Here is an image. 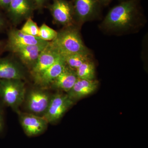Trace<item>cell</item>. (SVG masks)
<instances>
[{"label": "cell", "mask_w": 148, "mask_h": 148, "mask_svg": "<svg viewBox=\"0 0 148 148\" xmlns=\"http://www.w3.org/2000/svg\"><path fill=\"white\" fill-rule=\"evenodd\" d=\"M145 21L140 0H125L109 11L99 27L107 34L122 35L137 32Z\"/></svg>", "instance_id": "1"}, {"label": "cell", "mask_w": 148, "mask_h": 148, "mask_svg": "<svg viewBox=\"0 0 148 148\" xmlns=\"http://www.w3.org/2000/svg\"><path fill=\"white\" fill-rule=\"evenodd\" d=\"M81 27L77 25L63 27L57 32L51 45L61 56L75 53H91L85 45L81 34Z\"/></svg>", "instance_id": "2"}, {"label": "cell", "mask_w": 148, "mask_h": 148, "mask_svg": "<svg viewBox=\"0 0 148 148\" xmlns=\"http://www.w3.org/2000/svg\"><path fill=\"white\" fill-rule=\"evenodd\" d=\"M26 92L22 80L0 79V101L17 113L24 103Z\"/></svg>", "instance_id": "3"}, {"label": "cell", "mask_w": 148, "mask_h": 148, "mask_svg": "<svg viewBox=\"0 0 148 148\" xmlns=\"http://www.w3.org/2000/svg\"><path fill=\"white\" fill-rule=\"evenodd\" d=\"M76 24L81 27L86 22L101 16L102 5L98 0H71Z\"/></svg>", "instance_id": "4"}, {"label": "cell", "mask_w": 148, "mask_h": 148, "mask_svg": "<svg viewBox=\"0 0 148 148\" xmlns=\"http://www.w3.org/2000/svg\"><path fill=\"white\" fill-rule=\"evenodd\" d=\"M51 95L43 88H34L26 92L23 104L27 112L43 116L47 110Z\"/></svg>", "instance_id": "5"}, {"label": "cell", "mask_w": 148, "mask_h": 148, "mask_svg": "<svg viewBox=\"0 0 148 148\" xmlns=\"http://www.w3.org/2000/svg\"><path fill=\"white\" fill-rule=\"evenodd\" d=\"M46 8L50 12L55 24L63 27L77 25L71 1L52 0V3L49 4Z\"/></svg>", "instance_id": "6"}, {"label": "cell", "mask_w": 148, "mask_h": 148, "mask_svg": "<svg viewBox=\"0 0 148 148\" xmlns=\"http://www.w3.org/2000/svg\"><path fill=\"white\" fill-rule=\"evenodd\" d=\"M36 10L34 0H11L5 12L11 24L16 27L28 18H32Z\"/></svg>", "instance_id": "7"}, {"label": "cell", "mask_w": 148, "mask_h": 148, "mask_svg": "<svg viewBox=\"0 0 148 148\" xmlns=\"http://www.w3.org/2000/svg\"><path fill=\"white\" fill-rule=\"evenodd\" d=\"M74 102L67 94L56 93L51 95L47 110L42 117L48 123L56 122L73 105Z\"/></svg>", "instance_id": "8"}, {"label": "cell", "mask_w": 148, "mask_h": 148, "mask_svg": "<svg viewBox=\"0 0 148 148\" xmlns=\"http://www.w3.org/2000/svg\"><path fill=\"white\" fill-rule=\"evenodd\" d=\"M25 69L13 54L0 58V79L24 80L26 77Z\"/></svg>", "instance_id": "9"}, {"label": "cell", "mask_w": 148, "mask_h": 148, "mask_svg": "<svg viewBox=\"0 0 148 148\" xmlns=\"http://www.w3.org/2000/svg\"><path fill=\"white\" fill-rule=\"evenodd\" d=\"M18 114L22 129L28 137L39 136L47 129L48 123L42 116L28 112H19Z\"/></svg>", "instance_id": "10"}, {"label": "cell", "mask_w": 148, "mask_h": 148, "mask_svg": "<svg viewBox=\"0 0 148 148\" xmlns=\"http://www.w3.org/2000/svg\"><path fill=\"white\" fill-rule=\"evenodd\" d=\"M48 42L44 41L38 37L24 34L20 29L12 28L8 32V40L6 41V51L11 52L19 48L29 45L42 44Z\"/></svg>", "instance_id": "11"}, {"label": "cell", "mask_w": 148, "mask_h": 148, "mask_svg": "<svg viewBox=\"0 0 148 148\" xmlns=\"http://www.w3.org/2000/svg\"><path fill=\"white\" fill-rule=\"evenodd\" d=\"M48 42L19 48L13 50L11 53L26 69L30 71L36 64L40 54Z\"/></svg>", "instance_id": "12"}, {"label": "cell", "mask_w": 148, "mask_h": 148, "mask_svg": "<svg viewBox=\"0 0 148 148\" xmlns=\"http://www.w3.org/2000/svg\"><path fill=\"white\" fill-rule=\"evenodd\" d=\"M66 65L64 58L60 56L54 64L34 77L35 83L42 88L49 86L62 72Z\"/></svg>", "instance_id": "13"}, {"label": "cell", "mask_w": 148, "mask_h": 148, "mask_svg": "<svg viewBox=\"0 0 148 148\" xmlns=\"http://www.w3.org/2000/svg\"><path fill=\"white\" fill-rule=\"evenodd\" d=\"M60 56L51 45L49 42L42 51L36 64L30 71L33 77L36 76L54 64Z\"/></svg>", "instance_id": "14"}, {"label": "cell", "mask_w": 148, "mask_h": 148, "mask_svg": "<svg viewBox=\"0 0 148 148\" xmlns=\"http://www.w3.org/2000/svg\"><path fill=\"white\" fill-rule=\"evenodd\" d=\"M99 82L97 80H88L78 78L73 87L67 94L75 102L92 94L98 88Z\"/></svg>", "instance_id": "15"}, {"label": "cell", "mask_w": 148, "mask_h": 148, "mask_svg": "<svg viewBox=\"0 0 148 148\" xmlns=\"http://www.w3.org/2000/svg\"><path fill=\"white\" fill-rule=\"evenodd\" d=\"M77 79L75 70L66 64L62 72L49 86L54 89L68 92L73 87Z\"/></svg>", "instance_id": "16"}, {"label": "cell", "mask_w": 148, "mask_h": 148, "mask_svg": "<svg viewBox=\"0 0 148 148\" xmlns=\"http://www.w3.org/2000/svg\"><path fill=\"white\" fill-rule=\"evenodd\" d=\"M75 72L78 78L88 80L95 79V65L91 59L82 64L76 69Z\"/></svg>", "instance_id": "17"}, {"label": "cell", "mask_w": 148, "mask_h": 148, "mask_svg": "<svg viewBox=\"0 0 148 148\" xmlns=\"http://www.w3.org/2000/svg\"><path fill=\"white\" fill-rule=\"evenodd\" d=\"M91 53H75L62 56L66 65L75 70L86 61L91 59Z\"/></svg>", "instance_id": "18"}, {"label": "cell", "mask_w": 148, "mask_h": 148, "mask_svg": "<svg viewBox=\"0 0 148 148\" xmlns=\"http://www.w3.org/2000/svg\"><path fill=\"white\" fill-rule=\"evenodd\" d=\"M57 35V32L43 24L39 28L38 37L41 40L46 42H51L55 39Z\"/></svg>", "instance_id": "19"}, {"label": "cell", "mask_w": 148, "mask_h": 148, "mask_svg": "<svg viewBox=\"0 0 148 148\" xmlns=\"http://www.w3.org/2000/svg\"><path fill=\"white\" fill-rule=\"evenodd\" d=\"M39 28V27H38L36 23L32 19V18H30L26 20L20 30L26 34L38 37Z\"/></svg>", "instance_id": "20"}, {"label": "cell", "mask_w": 148, "mask_h": 148, "mask_svg": "<svg viewBox=\"0 0 148 148\" xmlns=\"http://www.w3.org/2000/svg\"><path fill=\"white\" fill-rule=\"evenodd\" d=\"M1 103H0V136H2L5 131V121L3 111Z\"/></svg>", "instance_id": "21"}, {"label": "cell", "mask_w": 148, "mask_h": 148, "mask_svg": "<svg viewBox=\"0 0 148 148\" xmlns=\"http://www.w3.org/2000/svg\"><path fill=\"white\" fill-rule=\"evenodd\" d=\"M50 0H34L36 6L37 10L41 11L47 7Z\"/></svg>", "instance_id": "22"}, {"label": "cell", "mask_w": 148, "mask_h": 148, "mask_svg": "<svg viewBox=\"0 0 148 148\" xmlns=\"http://www.w3.org/2000/svg\"><path fill=\"white\" fill-rule=\"evenodd\" d=\"M7 24V19L4 15L0 12V32L5 29Z\"/></svg>", "instance_id": "23"}, {"label": "cell", "mask_w": 148, "mask_h": 148, "mask_svg": "<svg viewBox=\"0 0 148 148\" xmlns=\"http://www.w3.org/2000/svg\"><path fill=\"white\" fill-rule=\"evenodd\" d=\"M11 1V0H0V10L6 12L9 7Z\"/></svg>", "instance_id": "24"}, {"label": "cell", "mask_w": 148, "mask_h": 148, "mask_svg": "<svg viewBox=\"0 0 148 148\" xmlns=\"http://www.w3.org/2000/svg\"><path fill=\"white\" fill-rule=\"evenodd\" d=\"M6 51V41L0 40V54Z\"/></svg>", "instance_id": "25"}, {"label": "cell", "mask_w": 148, "mask_h": 148, "mask_svg": "<svg viewBox=\"0 0 148 148\" xmlns=\"http://www.w3.org/2000/svg\"><path fill=\"white\" fill-rule=\"evenodd\" d=\"M98 1L101 3L102 6H106L109 5L112 0H98Z\"/></svg>", "instance_id": "26"}, {"label": "cell", "mask_w": 148, "mask_h": 148, "mask_svg": "<svg viewBox=\"0 0 148 148\" xmlns=\"http://www.w3.org/2000/svg\"><path fill=\"white\" fill-rule=\"evenodd\" d=\"M120 1H125V0H119Z\"/></svg>", "instance_id": "27"}]
</instances>
